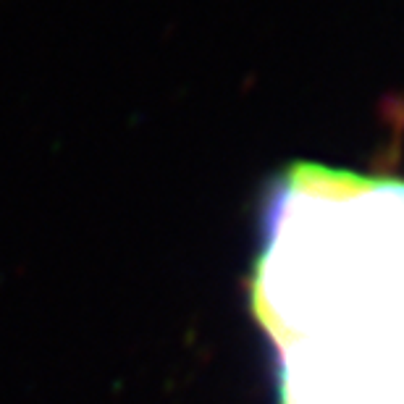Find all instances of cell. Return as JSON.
Returning <instances> with one entry per match:
<instances>
[{
  "instance_id": "cell-1",
  "label": "cell",
  "mask_w": 404,
  "mask_h": 404,
  "mask_svg": "<svg viewBox=\"0 0 404 404\" xmlns=\"http://www.w3.org/2000/svg\"><path fill=\"white\" fill-rule=\"evenodd\" d=\"M249 302L278 347L404 312V182L294 163L263 205Z\"/></svg>"
}]
</instances>
